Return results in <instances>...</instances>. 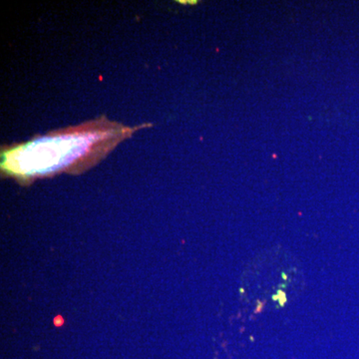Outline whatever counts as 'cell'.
<instances>
[{
	"instance_id": "6da1fadb",
	"label": "cell",
	"mask_w": 359,
	"mask_h": 359,
	"mask_svg": "<svg viewBox=\"0 0 359 359\" xmlns=\"http://www.w3.org/2000/svg\"><path fill=\"white\" fill-rule=\"evenodd\" d=\"M273 301L278 302L280 306H285L287 304V295L283 290H278L276 294L273 295Z\"/></svg>"
},
{
	"instance_id": "7a4b0ae2",
	"label": "cell",
	"mask_w": 359,
	"mask_h": 359,
	"mask_svg": "<svg viewBox=\"0 0 359 359\" xmlns=\"http://www.w3.org/2000/svg\"><path fill=\"white\" fill-rule=\"evenodd\" d=\"M264 304L263 302H259V306H257L256 313H259V311H261L262 309H263Z\"/></svg>"
},
{
	"instance_id": "3957f363",
	"label": "cell",
	"mask_w": 359,
	"mask_h": 359,
	"mask_svg": "<svg viewBox=\"0 0 359 359\" xmlns=\"http://www.w3.org/2000/svg\"><path fill=\"white\" fill-rule=\"evenodd\" d=\"M283 280H287V275L285 273H283Z\"/></svg>"
}]
</instances>
